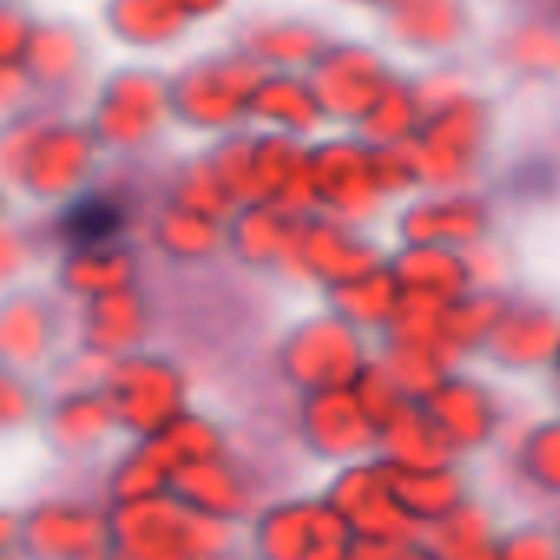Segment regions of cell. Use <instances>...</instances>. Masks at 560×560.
<instances>
[{
	"label": "cell",
	"instance_id": "6da1fadb",
	"mask_svg": "<svg viewBox=\"0 0 560 560\" xmlns=\"http://www.w3.org/2000/svg\"><path fill=\"white\" fill-rule=\"evenodd\" d=\"M125 217L118 207H112L105 197H85L75 207H69L62 220V233L72 236L75 243H102L112 240L121 230Z\"/></svg>",
	"mask_w": 560,
	"mask_h": 560
}]
</instances>
